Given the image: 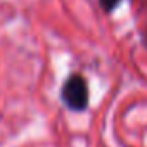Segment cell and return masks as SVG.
Listing matches in <instances>:
<instances>
[{"label":"cell","mask_w":147,"mask_h":147,"mask_svg":"<svg viewBox=\"0 0 147 147\" xmlns=\"http://www.w3.org/2000/svg\"><path fill=\"white\" fill-rule=\"evenodd\" d=\"M61 97L66 107L76 113H83L90 102V90L87 80L82 75H71L62 85Z\"/></svg>","instance_id":"obj_1"},{"label":"cell","mask_w":147,"mask_h":147,"mask_svg":"<svg viewBox=\"0 0 147 147\" xmlns=\"http://www.w3.org/2000/svg\"><path fill=\"white\" fill-rule=\"evenodd\" d=\"M99 2H100V5H102V9H104V11L111 12L114 7H118V4L121 2V0H99Z\"/></svg>","instance_id":"obj_2"}]
</instances>
